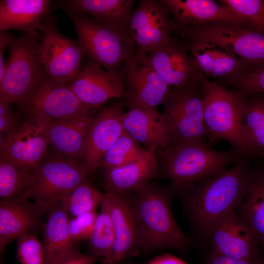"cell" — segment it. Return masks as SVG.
I'll return each mask as SVG.
<instances>
[{
    "instance_id": "obj_1",
    "label": "cell",
    "mask_w": 264,
    "mask_h": 264,
    "mask_svg": "<svg viewBox=\"0 0 264 264\" xmlns=\"http://www.w3.org/2000/svg\"><path fill=\"white\" fill-rule=\"evenodd\" d=\"M245 155L232 166L178 194L194 227L206 236L212 226L235 211L249 189L253 168Z\"/></svg>"
},
{
    "instance_id": "obj_2",
    "label": "cell",
    "mask_w": 264,
    "mask_h": 264,
    "mask_svg": "<svg viewBox=\"0 0 264 264\" xmlns=\"http://www.w3.org/2000/svg\"><path fill=\"white\" fill-rule=\"evenodd\" d=\"M172 194L169 187L151 182L130 195L138 229L139 252L162 249L180 251L188 245V238L172 212Z\"/></svg>"
},
{
    "instance_id": "obj_3",
    "label": "cell",
    "mask_w": 264,
    "mask_h": 264,
    "mask_svg": "<svg viewBox=\"0 0 264 264\" xmlns=\"http://www.w3.org/2000/svg\"><path fill=\"white\" fill-rule=\"evenodd\" d=\"M244 155L232 147L225 151L214 150L202 141L168 146L156 153L158 175L168 179L173 194L178 195L225 170Z\"/></svg>"
},
{
    "instance_id": "obj_4",
    "label": "cell",
    "mask_w": 264,
    "mask_h": 264,
    "mask_svg": "<svg viewBox=\"0 0 264 264\" xmlns=\"http://www.w3.org/2000/svg\"><path fill=\"white\" fill-rule=\"evenodd\" d=\"M201 85L209 142L224 140L239 153L252 157L243 132V116L248 97L236 89L210 82L205 76Z\"/></svg>"
},
{
    "instance_id": "obj_5",
    "label": "cell",
    "mask_w": 264,
    "mask_h": 264,
    "mask_svg": "<svg viewBox=\"0 0 264 264\" xmlns=\"http://www.w3.org/2000/svg\"><path fill=\"white\" fill-rule=\"evenodd\" d=\"M66 13L73 24L84 55L106 70L118 73L125 63L136 53L129 28L105 24L78 13Z\"/></svg>"
},
{
    "instance_id": "obj_6",
    "label": "cell",
    "mask_w": 264,
    "mask_h": 264,
    "mask_svg": "<svg viewBox=\"0 0 264 264\" xmlns=\"http://www.w3.org/2000/svg\"><path fill=\"white\" fill-rule=\"evenodd\" d=\"M39 36L37 32H24L12 40L0 80V101L24 103L47 75L38 53Z\"/></svg>"
},
{
    "instance_id": "obj_7",
    "label": "cell",
    "mask_w": 264,
    "mask_h": 264,
    "mask_svg": "<svg viewBox=\"0 0 264 264\" xmlns=\"http://www.w3.org/2000/svg\"><path fill=\"white\" fill-rule=\"evenodd\" d=\"M162 105L167 147L193 141L206 142L209 134L204 119L201 85L190 88L170 87Z\"/></svg>"
},
{
    "instance_id": "obj_8",
    "label": "cell",
    "mask_w": 264,
    "mask_h": 264,
    "mask_svg": "<svg viewBox=\"0 0 264 264\" xmlns=\"http://www.w3.org/2000/svg\"><path fill=\"white\" fill-rule=\"evenodd\" d=\"M180 37L204 40L219 44L248 67L264 66V33L247 24L217 21L184 28L176 27Z\"/></svg>"
},
{
    "instance_id": "obj_9",
    "label": "cell",
    "mask_w": 264,
    "mask_h": 264,
    "mask_svg": "<svg viewBox=\"0 0 264 264\" xmlns=\"http://www.w3.org/2000/svg\"><path fill=\"white\" fill-rule=\"evenodd\" d=\"M91 174L82 162L58 155L44 159L34 170L21 197L33 199L47 212L59 197L71 191Z\"/></svg>"
},
{
    "instance_id": "obj_10",
    "label": "cell",
    "mask_w": 264,
    "mask_h": 264,
    "mask_svg": "<svg viewBox=\"0 0 264 264\" xmlns=\"http://www.w3.org/2000/svg\"><path fill=\"white\" fill-rule=\"evenodd\" d=\"M57 18L49 15L38 27L39 36L38 53L46 74L69 85L78 74L84 55L78 41L73 40L58 29Z\"/></svg>"
},
{
    "instance_id": "obj_11",
    "label": "cell",
    "mask_w": 264,
    "mask_h": 264,
    "mask_svg": "<svg viewBox=\"0 0 264 264\" xmlns=\"http://www.w3.org/2000/svg\"><path fill=\"white\" fill-rule=\"evenodd\" d=\"M38 123L44 127L58 120L71 118L90 112L69 86L47 75L30 97L21 105Z\"/></svg>"
},
{
    "instance_id": "obj_12",
    "label": "cell",
    "mask_w": 264,
    "mask_h": 264,
    "mask_svg": "<svg viewBox=\"0 0 264 264\" xmlns=\"http://www.w3.org/2000/svg\"><path fill=\"white\" fill-rule=\"evenodd\" d=\"M125 88L124 105L157 110L170 87L147 61L137 52L128 59L118 73Z\"/></svg>"
},
{
    "instance_id": "obj_13",
    "label": "cell",
    "mask_w": 264,
    "mask_h": 264,
    "mask_svg": "<svg viewBox=\"0 0 264 264\" xmlns=\"http://www.w3.org/2000/svg\"><path fill=\"white\" fill-rule=\"evenodd\" d=\"M146 59L157 74L171 87L195 88L204 76L182 40L172 36Z\"/></svg>"
},
{
    "instance_id": "obj_14",
    "label": "cell",
    "mask_w": 264,
    "mask_h": 264,
    "mask_svg": "<svg viewBox=\"0 0 264 264\" xmlns=\"http://www.w3.org/2000/svg\"><path fill=\"white\" fill-rule=\"evenodd\" d=\"M129 27L136 52L149 55L172 36L175 24L160 0H141L133 9Z\"/></svg>"
},
{
    "instance_id": "obj_15",
    "label": "cell",
    "mask_w": 264,
    "mask_h": 264,
    "mask_svg": "<svg viewBox=\"0 0 264 264\" xmlns=\"http://www.w3.org/2000/svg\"><path fill=\"white\" fill-rule=\"evenodd\" d=\"M206 236L211 243L212 253L239 260L262 257L257 234L235 211L219 220Z\"/></svg>"
},
{
    "instance_id": "obj_16",
    "label": "cell",
    "mask_w": 264,
    "mask_h": 264,
    "mask_svg": "<svg viewBox=\"0 0 264 264\" xmlns=\"http://www.w3.org/2000/svg\"><path fill=\"white\" fill-rule=\"evenodd\" d=\"M124 101H121L104 107L90 123L80 161L91 174L100 167L106 153L124 132Z\"/></svg>"
},
{
    "instance_id": "obj_17",
    "label": "cell",
    "mask_w": 264,
    "mask_h": 264,
    "mask_svg": "<svg viewBox=\"0 0 264 264\" xmlns=\"http://www.w3.org/2000/svg\"><path fill=\"white\" fill-rule=\"evenodd\" d=\"M48 145L44 127L31 118L0 138V157L33 172L46 158Z\"/></svg>"
},
{
    "instance_id": "obj_18",
    "label": "cell",
    "mask_w": 264,
    "mask_h": 264,
    "mask_svg": "<svg viewBox=\"0 0 264 264\" xmlns=\"http://www.w3.org/2000/svg\"><path fill=\"white\" fill-rule=\"evenodd\" d=\"M46 213L40 205L26 198H0V261L7 246L13 241L24 234L37 235L43 231L42 217Z\"/></svg>"
},
{
    "instance_id": "obj_19",
    "label": "cell",
    "mask_w": 264,
    "mask_h": 264,
    "mask_svg": "<svg viewBox=\"0 0 264 264\" xmlns=\"http://www.w3.org/2000/svg\"><path fill=\"white\" fill-rule=\"evenodd\" d=\"M79 100L92 109L111 98H124V85L118 73L106 70L87 60L83 63L75 79L68 85Z\"/></svg>"
},
{
    "instance_id": "obj_20",
    "label": "cell",
    "mask_w": 264,
    "mask_h": 264,
    "mask_svg": "<svg viewBox=\"0 0 264 264\" xmlns=\"http://www.w3.org/2000/svg\"><path fill=\"white\" fill-rule=\"evenodd\" d=\"M105 194L113 225L115 241L110 256L102 264H119L139 253L137 227L130 195L110 192Z\"/></svg>"
},
{
    "instance_id": "obj_21",
    "label": "cell",
    "mask_w": 264,
    "mask_h": 264,
    "mask_svg": "<svg viewBox=\"0 0 264 264\" xmlns=\"http://www.w3.org/2000/svg\"><path fill=\"white\" fill-rule=\"evenodd\" d=\"M201 72L226 79L248 72V66L224 46L210 41L180 37Z\"/></svg>"
},
{
    "instance_id": "obj_22",
    "label": "cell",
    "mask_w": 264,
    "mask_h": 264,
    "mask_svg": "<svg viewBox=\"0 0 264 264\" xmlns=\"http://www.w3.org/2000/svg\"><path fill=\"white\" fill-rule=\"evenodd\" d=\"M157 149L153 146L135 160L120 167L104 170L102 183L105 192L129 195L151 182L158 175Z\"/></svg>"
},
{
    "instance_id": "obj_23",
    "label": "cell",
    "mask_w": 264,
    "mask_h": 264,
    "mask_svg": "<svg viewBox=\"0 0 264 264\" xmlns=\"http://www.w3.org/2000/svg\"><path fill=\"white\" fill-rule=\"evenodd\" d=\"M168 8L175 26L184 28L217 21L245 23L243 20L212 0H160Z\"/></svg>"
},
{
    "instance_id": "obj_24",
    "label": "cell",
    "mask_w": 264,
    "mask_h": 264,
    "mask_svg": "<svg viewBox=\"0 0 264 264\" xmlns=\"http://www.w3.org/2000/svg\"><path fill=\"white\" fill-rule=\"evenodd\" d=\"M93 117L89 112L48 123L44 127L48 145L58 155L81 162L86 136Z\"/></svg>"
},
{
    "instance_id": "obj_25",
    "label": "cell",
    "mask_w": 264,
    "mask_h": 264,
    "mask_svg": "<svg viewBox=\"0 0 264 264\" xmlns=\"http://www.w3.org/2000/svg\"><path fill=\"white\" fill-rule=\"evenodd\" d=\"M124 131L148 150L167 147V134L164 120L157 110L131 107L121 117Z\"/></svg>"
},
{
    "instance_id": "obj_26",
    "label": "cell",
    "mask_w": 264,
    "mask_h": 264,
    "mask_svg": "<svg viewBox=\"0 0 264 264\" xmlns=\"http://www.w3.org/2000/svg\"><path fill=\"white\" fill-rule=\"evenodd\" d=\"M134 0H66L55 6L66 12L87 15L99 22L121 28H129Z\"/></svg>"
},
{
    "instance_id": "obj_27",
    "label": "cell",
    "mask_w": 264,
    "mask_h": 264,
    "mask_svg": "<svg viewBox=\"0 0 264 264\" xmlns=\"http://www.w3.org/2000/svg\"><path fill=\"white\" fill-rule=\"evenodd\" d=\"M49 0L0 1V31L18 30L36 33L42 21L50 15Z\"/></svg>"
},
{
    "instance_id": "obj_28",
    "label": "cell",
    "mask_w": 264,
    "mask_h": 264,
    "mask_svg": "<svg viewBox=\"0 0 264 264\" xmlns=\"http://www.w3.org/2000/svg\"><path fill=\"white\" fill-rule=\"evenodd\" d=\"M43 229L45 264H56L75 247L68 229L69 215L58 201L47 212Z\"/></svg>"
},
{
    "instance_id": "obj_29",
    "label": "cell",
    "mask_w": 264,
    "mask_h": 264,
    "mask_svg": "<svg viewBox=\"0 0 264 264\" xmlns=\"http://www.w3.org/2000/svg\"><path fill=\"white\" fill-rule=\"evenodd\" d=\"M239 213L257 234L264 251V164L253 168L247 193Z\"/></svg>"
},
{
    "instance_id": "obj_30",
    "label": "cell",
    "mask_w": 264,
    "mask_h": 264,
    "mask_svg": "<svg viewBox=\"0 0 264 264\" xmlns=\"http://www.w3.org/2000/svg\"><path fill=\"white\" fill-rule=\"evenodd\" d=\"M243 132L253 157H264V97L261 95L247 99Z\"/></svg>"
},
{
    "instance_id": "obj_31",
    "label": "cell",
    "mask_w": 264,
    "mask_h": 264,
    "mask_svg": "<svg viewBox=\"0 0 264 264\" xmlns=\"http://www.w3.org/2000/svg\"><path fill=\"white\" fill-rule=\"evenodd\" d=\"M105 197L88 181L85 179L70 192L57 198L64 210L71 218L96 211Z\"/></svg>"
},
{
    "instance_id": "obj_32",
    "label": "cell",
    "mask_w": 264,
    "mask_h": 264,
    "mask_svg": "<svg viewBox=\"0 0 264 264\" xmlns=\"http://www.w3.org/2000/svg\"><path fill=\"white\" fill-rule=\"evenodd\" d=\"M88 241V255L101 258L102 262L109 258L114 243L115 234L105 197Z\"/></svg>"
},
{
    "instance_id": "obj_33",
    "label": "cell",
    "mask_w": 264,
    "mask_h": 264,
    "mask_svg": "<svg viewBox=\"0 0 264 264\" xmlns=\"http://www.w3.org/2000/svg\"><path fill=\"white\" fill-rule=\"evenodd\" d=\"M147 151L124 131L106 153L100 167L104 170L120 167L142 156Z\"/></svg>"
},
{
    "instance_id": "obj_34",
    "label": "cell",
    "mask_w": 264,
    "mask_h": 264,
    "mask_svg": "<svg viewBox=\"0 0 264 264\" xmlns=\"http://www.w3.org/2000/svg\"><path fill=\"white\" fill-rule=\"evenodd\" d=\"M33 172L0 157V198L21 196L28 184Z\"/></svg>"
},
{
    "instance_id": "obj_35",
    "label": "cell",
    "mask_w": 264,
    "mask_h": 264,
    "mask_svg": "<svg viewBox=\"0 0 264 264\" xmlns=\"http://www.w3.org/2000/svg\"><path fill=\"white\" fill-rule=\"evenodd\" d=\"M220 3L244 21L246 24L264 33V1L222 0Z\"/></svg>"
},
{
    "instance_id": "obj_36",
    "label": "cell",
    "mask_w": 264,
    "mask_h": 264,
    "mask_svg": "<svg viewBox=\"0 0 264 264\" xmlns=\"http://www.w3.org/2000/svg\"><path fill=\"white\" fill-rule=\"evenodd\" d=\"M220 85L234 87L248 98L264 94V66L239 76L223 79Z\"/></svg>"
},
{
    "instance_id": "obj_37",
    "label": "cell",
    "mask_w": 264,
    "mask_h": 264,
    "mask_svg": "<svg viewBox=\"0 0 264 264\" xmlns=\"http://www.w3.org/2000/svg\"><path fill=\"white\" fill-rule=\"evenodd\" d=\"M16 258L21 264H45L43 244L37 235L24 234L17 239Z\"/></svg>"
},
{
    "instance_id": "obj_38",
    "label": "cell",
    "mask_w": 264,
    "mask_h": 264,
    "mask_svg": "<svg viewBox=\"0 0 264 264\" xmlns=\"http://www.w3.org/2000/svg\"><path fill=\"white\" fill-rule=\"evenodd\" d=\"M97 214L96 211H94L69 219L68 232L74 246L81 241L89 240Z\"/></svg>"
},
{
    "instance_id": "obj_39",
    "label": "cell",
    "mask_w": 264,
    "mask_h": 264,
    "mask_svg": "<svg viewBox=\"0 0 264 264\" xmlns=\"http://www.w3.org/2000/svg\"><path fill=\"white\" fill-rule=\"evenodd\" d=\"M96 259L88 254L82 253L74 247L56 264H94Z\"/></svg>"
},
{
    "instance_id": "obj_40",
    "label": "cell",
    "mask_w": 264,
    "mask_h": 264,
    "mask_svg": "<svg viewBox=\"0 0 264 264\" xmlns=\"http://www.w3.org/2000/svg\"><path fill=\"white\" fill-rule=\"evenodd\" d=\"M264 258L262 257L248 260H239L211 253L204 264H262Z\"/></svg>"
},
{
    "instance_id": "obj_41",
    "label": "cell",
    "mask_w": 264,
    "mask_h": 264,
    "mask_svg": "<svg viewBox=\"0 0 264 264\" xmlns=\"http://www.w3.org/2000/svg\"><path fill=\"white\" fill-rule=\"evenodd\" d=\"M21 125L18 117L12 113L6 116L0 117V138L10 135Z\"/></svg>"
},
{
    "instance_id": "obj_42",
    "label": "cell",
    "mask_w": 264,
    "mask_h": 264,
    "mask_svg": "<svg viewBox=\"0 0 264 264\" xmlns=\"http://www.w3.org/2000/svg\"><path fill=\"white\" fill-rule=\"evenodd\" d=\"M14 37L8 31L0 32V80L3 77L5 67L4 60L5 49L9 47Z\"/></svg>"
},
{
    "instance_id": "obj_43",
    "label": "cell",
    "mask_w": 264,
    "mask_h": 264,
    "mask_svg": "<svg viewBox=\"0 0 264 264\" xmlns=\"http://www.w3.org/2000/svg\"><path fill=\"white\" fill-rule=\"evenodd\" d=\"M147 264H186L178 258L169 254H164L156 257Z\"/></svg>"
},
{
    "instance_id": "obj_44",
    "label": "cell",
    "mask_w": 264,
    "mask_h": 264,
    "mask_svg": "<svg viewBox=\"0 0 264 264\" xmlns=\"http://www.w3.org/2000/svg\"><path fill=\"white\" fill-rule=\"evenodd\" d=\"M9 104L7 102L0 101V117L6 116L12 113Z\"/></svg>"
},
{
    "instance_id": "obj_45",
    "label": "cell",
    "mask_w": 264,
    "mask_h": 264,
    "mask_svg": "<svg viewBox=\"0 0 264 264\" xmlns=\"http://www.w3.org/2000/svg\"><path fill=\"white\" fill-rule=\"evenodd\" d=\"M119 264H147V263H140V264H134V263H126L123 262V263H121Z\"/></svg>"
},
{
    "instance_id": "obj_46",
    "label": "cell",
    "mask_w": 264,
    "mask_h": 264,
    "mask_svg": "<svg viewBox=\"0 0 264 264\" xmlns=\"http://www.w3.org/2000/svg\"><path fill=\"white\" fill-rule=\"evenodd\" d=\"M262 264H264V261H263V262Z\"/></svg>"
}]
</instances>
